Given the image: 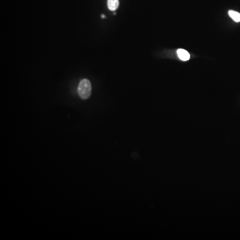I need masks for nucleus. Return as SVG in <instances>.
Returning a JSON list of instances; mask_svg holds the SVG:
<instances>
[{
  "label": "nucleus",
  "instance_id": "obj_1",
  "mask_svg": "<svg viewBox=\"0 0 240 240\" xmlns=\"http://www.w3.org/2000/svg\"><path fill=\"white\" fill-rule=\"evenodd\" d=\"M92 87L89 80L84 79L80 82L78 86V93L79 96L83 100L88 99L91 94Z\"/></svg>",
  "mask_w": 240,
  "mask_h": 240
},
{
  "label": "nucleus",
  "instance_id": "obj_2",
  "mask_svg": "<svg viewBox=\"0 0 240 240\" xmlns=\"http://www.w3.org/2000/svg\"><path fill=\"white\" fill-rule=\"evenodd\" d=\"M177 55L180 59L187 61L190 59V54L187 51L182 49H179L177 51Z\"/></svg>",
  "mask_w": 240,
  "mask_h": 240
},
{
  "label": "nucleus",
  "instance_id": "obj_3",
  "mask_svg": "<svg viewBox=\"0 0 240 240\" xmlns=\"http://www.w3.org/2000/svg\"><path fill=\"white\" fill-rule=\"evenodd\" d=\"M118 0H108L107 5L108 9L111 11H115L119 6Z\"/></svg>",
  "mask_w": 240,
  "mask_h": 240
},
{
  "label": "nucleus",
  "instance_id": "obj_4",
  "mask_svg": "<svg viewBox=\"0 0 240 240\" xmlns=\"http://www.w3.org/2000/svg\"><path fill=\"white\" fill-rule=\"evenodd\" d=\"M229 15L231 18L233 19V21L237 22H240V13L237 12L233 10H230L229 11Z\"/></svg>",
  "mask_w": 240,
  "mask_h": 240
}]
</instances>
